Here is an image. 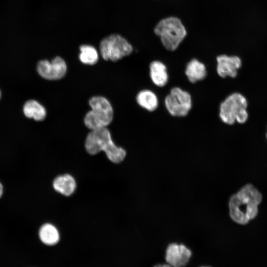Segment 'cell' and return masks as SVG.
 Segmentation results:
<instances>
[{"label":"cell","instance_id":"cell-1","mask_svg":"<svg viewBox=\"0 0 267 267\" xmlns=\"http://www.w3.org/2000/svg\"><path fill=\"white\" fill-rule=\"evenodd\" d=\"M262 200L261 193L253 185H245L230 198L228 207L230 218L238 224H247L257 216L258 207Z\"/></svg>","mask_w":267,"mask_h":267},{"label":"cell","instance_id":"cell-2","mask_svg":"<svg viewBox=\"0 0 267 267\" xmlns=\"http://www.w3.org/2000/svg\"><path fill=\"white\" fill-rule=\"evenodd\" d=\"M85 148L91 155H95L103 151L107 158L115 163L123 161L126 155V151L114 143L107 127L91 130L87 135Z\"/></svg>","mask_w":267,"mask_h":267},{"label":"cell","instance_id":"cell-3","mask_svg":"<svg viewBox=\"0 0 267 267\" xmlns=\"http://www.w3.org/2000/svg\"><path fill=\"white\" fill-rule=\"evenodd\" d=\"M154 32L168 50H176L187 35V30L181 19L169 16L162 18L155 25Z\"/></svg>","mask_w":267,"mask_h":267},{"label":"cell","instance_id":"cell-4","mask_svg":"<svg viewBox=\"0 0 267 267\" xmlns=\"http://www.w3.org/2000/svg\"><path fill=\"white\" fill-rule=\"evenodd\" d=\"M89 103L91 110L85 116L86 126L90 130L107 127L113 118V109L108 100L103 96H95Z\"/></svg>","mask_w":267,"mask_h":267},{"label":"cell","instance_id":"cell-5","mask_svg":"<svg viewBox=\"0 0 267 267\" xmlns=\"http://www.w3.org/2000/svg\"><path fill=\"white\" fill-rule=\"evenodd\" d=\"M247 105V101L243 95L238 92L233 93L221 103L220 119L229 125H233L235 122L244 123L248 118Z\"/></svg>","mask_w":267,"mask_h":267},{"label":"cell","instance_id":"cell-6","mask_svg":"<svg viewBox=\"0 0 267 267\" xmlns=\"http://www.w3.org/2000/svg\"><path fill=\"white\" fill-rule=\"evenodd\" d=\"M99 49L100 54L104 60L117 61L131 54L133 48L123 37L114 34L101 41Z\"/></svg>","mask_w":267,"mask_h":267},{"label":"cell","instance_id":"cell-7","mask_svg":"<svg viewBox=\"0 0 267 267\" xmlns=\"http://www.w3.org/2000/svg\"><path fill=\"white\" fill-rule=\"evenodd\" d=\"M165 107L174 117H185L192 107L191 96L189 92L178 87L172 88L165 99Z\"/></svg>","mask_w":267,"mask_h":267},{"label":"cell","instance_id":"cell-8","mask_svg":"<svg viewBox=\"0 0 267 267\" xmlns=\"http://www.w3.org/2000/svg\"><path fill=\"white\" fill-rule=\"evenodd\" d=\"M67 67L65 60L59 56L51 62L47 60L40 61L37 67V72L43 78L49 80L62 79L66 74Z\"/></svg>","mask_w":267,"mask_h":267},{"label":"cell","instance_id":"cell-9","mask_svg":"<svg viewBox=\"0 0 267 267\" xmlns=\"http://www.w3.org/2000/svg\"><path fill=\"white\" fill-rule=\"evenodd\" d=\"M191 255L190 250L183 244L173 243L167 248L165 260L173 267H183L189 262Z\"/></svg>","mask_w":267,"mask_h":267},{"label":"cell","instance_id":"cell-10","mask_svg":"<svg viewBox=\"0 0 267 267\" xmlns=\"http://www.w3.org/2000/svg\"><path fill=\"white\" fill-rule=\"evenodd\" d=\"M217 72L221 78H235L237 71L241 66V59L237 56H228L222 54L216 58Z\"/></svg>","mask_w":267,"mask_h":267},{"label":"cell","instance_id":"cell-11","mask_svg":"<svg viewBox=\"0 0 267 267\" xmlns=\"http://www.w3.org/2000/svg\"><path fill=\"white\" fill-rule=\"evenodd\" d=\"M150 77L152 82L159 87H164L168 81V74L166 65L162 62L155 60L149 66Z\"/></svg>","mask_w":267,"mask_h":267},{"label":"cell","instance_id":"cell-12","mask_svg":"<svg viewBox=\"0 0 267 267\" xmlns=\"http://www.w3.org/2000/svg\"><path fill=\"white\" fill-rule=\"evenodd\" d=\"M185 73L189 81L195 83L205 78L206 67L204 63L194 58L187 64Z\"/></svg>","mask_w":267,"mask_h":267},{"label":"cell","instance_id":"cell-13","mask_svg":"<svg viewBox=\"0 0 267 267\" xmlns=\"http://www.w3.org/2000/svg\"><path fill=\"white\" fill-rule=\"evenodd\" d=\"M39 237L45 245L52 246L60 240V234L57 228L53 224L46 223L43 224L39 230Z\"/></svg>","mask_w":267,"mask_h":267},{"label":"cell","instance_id":"cell-14","mask_svg":"<svg viewBox=\"0 0 267 267\" xmlns=\"http://www.w3.org/2000/svg\"><path fill=\"white\" fill-rule=\"evenodd\" d=\"M52 185L55 191L66 196L71 195L76 187L75 179L69 174L56 177L53 180Z\"/></svg>","mask_w":267,"mask_h":267},{"label":"cell","instance_id":"cell-15","mask_svg":"<svg viewBox=\"0 0 267 267\" xmlns=\"http://www.w3.org/2000/svg\"><path fill=\"white\" fill-rule=\"evenodd\" d=\"M136 99L139 106L150 112L155 111L158 106V97L150 90H141L137 94Z\"/></svg>","mask_w":267,"mask_h":267},{"label":"cell","instance_id":"cell-16","mask_svg":"<svg viewBox=\"0 0 267 267\" xmlns=\"http://www.w3.org/2000/svg\"><path fill=\"white\" fill-rule=\"evenodd\" d=\"M23 112L26 117L38 121H43L46 114L44 107L35 100H29L25 102Z\"/></svg>","mask_w":267,"mask_h":267},{"label":"cell","instance_id":"cell-17","mask_svg":"<svg viewBox=\"0 0 267 267\" xmlns=\"http://www.w3.org/2000/svg\"><path fill=\"white\" fill-rule=\"evenodd\" d=\"M79 59L83 64L93 65L98 60V53L96 48L92 45L83 44L80 47Z\"/></svg>","mask_w":267,"mask_h":267},{"label":"cell","instance_id":"cell-18","mask_svg":"<svg viewBox=\"0 0 267 267\" xmlns=\"http://www.w3.org/2000/svg\"><path fill=\"white\" fill-rule=\"evenodd\" d=\"M153 267H173L169 265L168 264H157L154 266Z\"/></svg>","mask_w":267,"mask_h":267},{"label":"cell","instance_id":"cell-19","mask_svg":"<svg viewBox=\"0 0 267 267\" xmlns=\"http://www.w3.org/2000/svg\"><path fill=\"white\" fill-rule=\"evenodd\" d=\"M3 193V186L0 181V198L1 197Z\"/></svg>","mask_w":267,"mask_h":267},{"label":"cell","instance_id":"cell-20","mask_svg":"<svg viewBox=\"0 0 267 267\" xmlns=\"http://www.w3.org/2000/svg\"><path fill=\"white\" fill-rule=\"evenodd\" d=\"M0 96H1V93H0Z\"/></svg>","mask_w":267,"mask_h":267},{"label":"cell","instance_id":"cell-21","mask_svg":"<svg viewBox=\"0 0 267 267\" xmlns=\"http://www.w3.org/2000/svg\"><path fill=\"white\" fill-rule=\"evenodd\" d=\"M205 267V266H203V267Z\"/></svg>","mask_w":267,"mask_h":267},{"label":"cell","instance_id":"cell-22","mask_svg":"<svg viewBox=\"0 0 267 267\" xmlns=\"http://www.w3.org/2000/svg\"></svg>","mask_w":267,"mask_h":267}]
</instances>
